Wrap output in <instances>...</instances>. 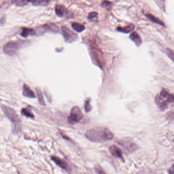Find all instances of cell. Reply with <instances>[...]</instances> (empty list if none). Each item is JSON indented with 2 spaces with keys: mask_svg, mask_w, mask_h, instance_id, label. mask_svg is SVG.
Instances as JSON below:
<instances>
[{
  "mask_svg": "<svg viewBox=\"0 0 174 174\" xmlns=\"http://www.w3.org/2000/svg\"><path fill=\"white\" fill-rule=\"evenodd\" d=\"M24 96L29 98H35L36 97L34 92L31 90V89L27 84H24L23 85Z\"/></svg>",
  "mask_w": 174,
  "mask_h": 174,
  "instance_id": "cell-10",
  "label": "cell"
},
{
  "mask_svg": "<svg viewBox=\"0 0 174 174\" xmlns=\"http://www.w3.org/2000/svg\"><path fill=\"white\" fill-rule=\"evenodd\" d=\"M130 38L135 43L137 46H140L142 44V38L140 36V35L136 32H133L131 33Z\"/></svg>",
  "mask_w": 174,
  "mask_h": 174,
  "instance_id": "cell-11",
  "label": "cell"
},
{
  "mask_svg": "<svg viewBox=\"0 0 174 174\" xmlns=\"http://www.w3.org/2000/svg\"><path fill=\"white\" fill-rule=\"evenodd\" d=\"M13 1L19 6H23L26 4V0H13Z\"/></svg>",
  "mask_w": 174,
  "mask_h": 174,
  "instance_id": "cell-23",
  "label": "cell"
},
{
  "mask_svg": "<svg viewBox=\"0 0 174 174\" xmlns=\"http://www.w3.org/2000/svg\"><path fill=\"white\" fill-rule=\"evenodd\" d=\"M172 172H171V173H174V165H172Z\"/></svg>",
  "mask_w": 174,
  "mask_h": 174,
  "instance_id": "cell-26",
  "label": "cell"
},
{
  "mask_svg": "<svg viewBox=\"0 0 174 174\" xmlns=\"http://www.w3.org/2000/svg\"><path fill=\"white\" fill-rule=\"evenodd\" d=\"M51 158L52 160H53V161L54 162L56 165L62 168V169H64L67 172H70V171H71L70 166L68 165V163H67V162L64 160H63L62 159L58 157L55 156H52Z\"/></svg>",
  "mask_w": 174,
  "mask_h": 174,
  "instance_id": "cell-8",
  "label": "cell"
},
{
  "mask_svg": "<svg viewBox=\"0 0 174 174\" xmlns=\"http://www.w3.org/2000/svg\"><path fill=\"white\" fill-rule=\"evenodd\" d=\"M35 34H36V32L34 30L32 29L24 28L22 29L21 36L24 38H27L28 36H33L34 35H35Z\"/></svg>",
  "mask_w": 174,
  "mask_h": 174,
  "instance_id": "cell-13",
  "label": "cell"
},
{
  "mask_svg": "<svg viewBox=\"0 0 174 174\" xmlns=\"http://www.w3.org/2000/svg\"><path fill=\"white\" fill-rule=\"evenodd\" d=\"M102 5L103 7L106 8V9L111 10L112 7V4L109 1H104V2H103Z\"/></svg>",
  "mask_w": 174,
  "mask_h": 174,
  "instance_id": "cell-22",
  "label": "cell"
},
{
  "mask_svg": "<svg viewBox=\"0 0 174 174\" xmlns=\"http://www.w3.org/2000/svg\"><path fill=\"white\" fill-rule=\"evenodd\" d=\"M83 116L80 108L78 106H75L71 109L70 115L67 118V121L70 124H75L81 121Z\"/></svg>",
  "mask_w": 174,
  "mask_h": 174,
  "instance_id": "cell-4",
  "label": "cell"
},
{
  "mask_svg": "<svg viewBox=\"0 0 174 174\" xmlns=\"http://www.w3.org/2000/svg\"><path fill=\"white\" fill-rule=\"evenodd\" d=\"M109 151L112 155L123 160V153L121 150L115 145H112L109 148Z\"/></svg>",
  "mask_w": 174,
  "mask_h": 174,
  "instance_id": "cell-9",
  "label": "cell"
},
{
  "mask_svg": "<svg viewBox=\"0 0 174 174\" xmlns=\"http://www.w3.org/2000/svg\"><path fill=\"white\" fill-rule=\"evenodd\" d=\"M19 47V45L17 42H8L4 47V52L6 54L13 56L16 54L18 50Z\"/></svg>",
  "mask_w": 174,
  "mask_h": 174,
  "instance_id": "cell-7",
  "label": "cell"
},
{
  "mask_svg": "<svg viewBox=\"0 0 174 174\" xmlns=\"http://www.w3.org/2000/svg\"><path fill=\"white\" fill-rule=\"evenodd\" d=\"M98 13L96 12H92L88 15V19L89 20H93L98 17Z\"/></svg>",
  "mask_w": 174,
  "mask_h": 174,
  "instance_id": "cell-21",
  "label": "cell"
},
{
  "mask_svg": "<svg viewBox=\"0 0 174 174\" xmlns=\"http://www.w3.org/2000/svg\"><path fill=\"white\" fill-rule=\"evenodd\" d=\"M37 0H27V1L29 2H36Z\"/></svg>",
  "mask_w": 174,
  "mask_h": 174,
  "instance_id": "cell-25",
  "label": "cell"
},
{
  "mask_svg": "<svg viewBox=\"0 0 174 174\" xmlns=\"http://www.w3.org/2000/svg\"><path fill=\"white\" fill-rule=\"evenodd\" d=\"M92 109V106L90 104V99L88 98L85 101V110L86 112H89L91 111Z\"/></svg>",
  "mask_w": 174,
  "mask_h": 174,
  "instance_id": "cell-19",
  "label": "cell"
},
{
  "mask_svg": "<svg viewBox=\"0 0 174 174\" xmlns=\"http://www.w3.org/2000/svg\"><path fill=\"white\" fill-rule=\"evenodd\" d=\"M146 16L148 17V19H149L150 20H151L153 23L159 24V25L165 27V24L162 22V20H160V19H159L158 18L156 17V16H153L152 14H146Z\"/></svg>",
  "mask_w": 174,
  "mask_h": 174,
  "instance_id": "cell-14",
  "label": "cell"
},
{
  "mask_svg": "<svg viewBox=\"0 0 174 174\" xmlns=\"http://www.w3.org/2000/svg\"><path fill=\"white\" fill-rule=\"evenodd\" d=\"M36 93H37V96H38V100L39 101L40 104L42 105H45V103L44 101V97L42 95V92H41V90L38 88L36 89Z\"/></svg>",
  "mask_w": 174,
  "mask_h": 174,
  "instance_id": "cell-18",
  "label": "cell"
},
{
  "mask_svg": "<svg viewBox=\"0 0 174 174\" xmlns=\"http://www.w3.org/2000/svg\"><path fill=\"white\" fill-rule=\"evenodd\" d=\"M85 136L91 142L100 143L112 140L114 134L106 128L97 127L87 131Z\"/></svg>",
  "mask_w": 174,
  "mask_h": 174,
  "instance_id": "cell-1",
  "label": "cell"
},
{
  "mask_svg": "<svg viewBox=\"0 0 174 174\" xmlns=\"http://www.w3.org/2000/svg\"><path fill=\"white\" fill-rule=\"evenodd\" d=\"M72 27L73 29L77 32H81L85 29V27L83 25L77 23H74L72 24Z\"/></svg>",
  "mask_w": 174,
  "mask_h": 174,
  "instance_id": "cell-17",
  "label": "cell"
},
{
  "mask_svg": "<svg viewBox=\"0 0 174 174\" xmlns=\"http://www.w3.org/2000/svg\"><path fill=\"white\" fill-rule=\"evenodd\" d=\"M55 12L58 16L62 17L67 13V9L63 6L57 5L55 7Z\"/></svg>",
  "mask_w": 174,
  "mask_h": 174,
  "instance_id": "cell-12",
  "label": "cell"
},
{
  "mask_svg": "<svg viewBox=\"0 0 174 174\" xmlns=\"http://www.w3.org/2000/svg\"><path fill=\"white\" fill-rule=\"evenodd\" d=\"M21 113L23 115H24L25 117L27 118H34V115L33 114L31 109H30L29 107L24 108L21 111Z\"/></svg>",
  "mask_w": 174,
  "mask_h": 174,
  "instance_id": "cell-16",
  "label": "cell"
},
{
  "mask_svg": "<svg viewBox=\"0 0 174 174\" xmlns=\"http://www.w3.org/2000/svg\"><path fill=\"white\" fill-rule=\"evenodd\" d=\"M61 29H62V34L63 35L64 38L67 42H70V43L74 42L75 41H76L78 38V36L76 34L66 27H62Z\"/></svg>",
  "mask_w": 174,
  "mask_h": 174,
  "instance_id": "cell-6",
  "label": "cell"
},
{
  "mask_svg": "<svg viewBox=\"0 0 174 174\" xmlns=\"http://www.w3.org/2000/svg\"><path fill=\"white\" fill-rule=\"evenodd\" d=\"M134 29V26L133 24H130L125 27H118L117 28V30L121 32L128 33L133 31Z\"/></svg>",
  "mask_w": 174,
  "mask_h": 174,
  "instance_id": "cell-15",
  "label": "cell"
},
{
  "mask_svg": "<svg viewBox=\"0 0 174 174\" xmlns=\"http://www.w3.org/2000/svg\"><path fill=\"white\" fill-rule=\"evenodd\" d=\"M49 1L50 0H42V1H40L39 2H38V3L36 4H38V5H47L49 3Z\"/></svg>",
  "mask_w": 174,
  "mask_h": 174,
  "instance_id": "cell-24",
  "label": "cell"
},
{
  "mask_svg": "<svg viewBox=\"0 0 174 174\" xmlns=\"http://www.w3.org/2000/svg\"><path fill=\"white\" fill-rule=\"evenodd\" d=\"M165 53L172 62H174V52L170 49L167 48L165 50Z\"/></svg>",
  "mask_w": 174,
  "mask_h": 174,
  "instance_id": "cell-20",
  "label": "cell"
},
{
  "mask_svg": "<svg viewBox=\"0 0 174 174\" xmlns=\"http://www.w3.org/2000/svg\"><path fill=\"white\" fill-rule=\"evenodd\" d=\"M118 143L123 147L127 153H131L136 150L137 146L134 143L129 140H122L118 142Z\"/></svg>",
  "mask_w": 174,
  "mask_h": 174,
  "instance_id": "cell-5",
  "label": "cell"
},
{
  "mask_svg": "<svg viewBox=\"0 0 174 174\" xmlns=\"http://www.w3.org/2000/svg\"><path fill=\"white\" fill-rule=\"evenodd\" d=\"M1 108L4 114L8 118V119L13 124L14 130L16 132H18L21 129V120L17 115L16 111L12 108L5 105H1Z\"/></svg>",
  "mask_w": 174,
  "mask_h": 174,
  "instance_id": "cell-2",
  "label": "cell"
},
{
  "mask_svg": "<svg viewBox=\"0 0 174 174\" xmlns=\"http://www.w3.org/2000/svg\"><path fill=\"white\" fill-rule=\"evenodd\" d=\"M174 101V96L163 89L155 98V103L162 111L166 109L168 104Z\"/></svg>",
  "mask_w": 174,
  "mask_h": 174,
  "instance_id": "cell-3",
  "label": "cell"
}]
</instances>
